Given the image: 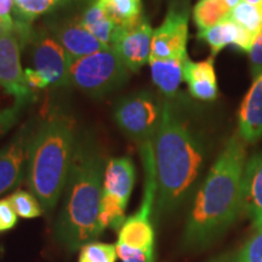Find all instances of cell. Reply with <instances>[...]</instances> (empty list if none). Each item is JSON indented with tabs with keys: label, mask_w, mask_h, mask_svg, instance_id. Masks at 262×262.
<instances>
[{
	"label": "cell",
	"mask_w": 262,
	"mask_h": 262,
	"mask_svg": "<svg viewBox=\"0 0 262 262\" xmlns=\"http://www.w3.org/2000/svg\"><path fill=\"white\" fill-rule=\"evenodd\" d=\"M153 32L155 29L147 18H143L135 27L120 31L113 50L130 72L136 73L148 63L152 55Z\"/></svg>",
	"instance_id": "11"
},
{
	"label": "cell",
	"mask_w": 262,
	"mask_h": 262,
	"mask_svg": "<svg viewBox=\"0 0 262 262\" xmlns=\"http://www.w3.org/2000/svg\"><path fill=\"white\" fill-rule=\"evenodd\" d=\"M158 217L176 211L188 198L205 165L202 134L173 98H164L162 120L152 141Z\"/></svg>",
	"instance_id": "1"
},
{
	"label": "cell",
	"mask_w": 262,
	"mask_h": 262,
	"mask_svg": "<svg viewBox=\"0 0 262 262\" xmlns=\"http://www.w3.org/2000/svg\"><path fill=\"white\" fill-rule=\"evenodd\" d=\"M135 180V165L129 157L112 158L108 160L104 168L102 192L112 195L126 206Z\"/></svg>",
	"instance_id": "15"
},
{
	"label": "cell",
	"mask_w": 262,
	"mask_h": 262,
	"mask_svg": "<svg viewBox=\"0 0 262 262\" xmlns=\"http://www.w3.org/2000/svg\"><path fill=\"white\" fill-rule=\"evenodd\" d=\"M32 134L31 127L26 125L8 145L0 148V195L15 188L24 179Z\"/></svg>",
	"instance_id": "12"
},
{
	"label": "cell",
	"mask_w": 262,
	"mask_h": 262,
	"mask_svg": "<svg viewBox=\"0 0 262 262\" xmlns=\"http://www.w3.org/2000/svg\"><path fill=\"white\" fill-rule=\"evenodd\" d=\"M9 201L19 217L35 219L44 212L37 196L32 192L16 191L9 196Z\"/></svg>",
	"instance_id": "25"
},
{
	"label": "cell",
	"mask_w": 262,
	"mask_h": 262,
	"mask_svg": "<svg viewBox=\"0 0 262 262\" xmlns=\"http://www.w3.org/2000/svg\"><path fill=\"white\" fill-rule=\"evenodd\" d=\"M15 22L14 18H4L0 17V35H3L4 33L11 31L14 28Z\"/></svg>",
	"instance_id": "33"
},
{
	"label": "cell",
	"mask_w": 262,
	"mask_h": 262,
	"mask_svg": "<svg viewBox=\"0 0 262 262\" xmlns=\"http://www.w3.org/2000/svg\"><path fill=\"white\" fill-rule=\"evenodd\" d=\"M247 142L235 134L212 164L195 193L183 231V245L204 249L217 241L243 210Z\"/></svg>",
	"instance_id": "2"
},
{
	"label": "cell",
	"mask_w": 262,
	"mask_h": 262,
	"mask_svg": "<svg viewBox=\"0 0 262 262\" xmlns=\"http://www.w3.org/2000/svg\"><path fill=\"white\" fill-rule=\"evenodd\" d=\"M85 0H14L15 21L32 25L44 15L52 14Z\"/></svg>",
	"instance_id": "21"
},
{
	"label": "cell",
	"mask_w": 262,
	"mask_h": 262,
	"mask_svg": "<svg viewBox=\"0 0 262 262\" xmlns=\"http://www.w3.org/2000/svg\"><path fill=\"white\" fill-rule=\"evenodd\" d=\"M231 10L225 0H199L193 8V21L199 31H204L227 18Z\"/></svg>",
	"instance_id": "22"
},
{
	"label": "cell",
	"mask_w": 262,
	"mask_h": 262,
	"mask_svg": "<svg viewBox=\"0 0 262 262\" xmlns=\"http://www.w3.org/2000/svg\"><path fill=\"white\" fill-rule=\"evenodd\" d=\"M189 10L187 4H172L162 25L153 32L152 55L157 58L187 57Z\"/></svg>",
	"instance_id": "8"
},
{
	"label": "cell",
	"mask_w": 262,
	"mask_h": 262,
	"mask_svg": "<svg viewBox=\"0 0 262 262\" xmlns=\"http://www.w3.org/2000/svg\"><path fill=\"white\" fill-rule=\"evenodd\" d=\"M129 74L117 52L107 48L72 61L70 79L78 90L100 98L125 85Z\"/></svg>",
	"instance_id": "5"
},
{
	"label": "cell",
	"mask_w": 262,
	"mask_h": 262,
	"mask_svg": "<svg viewBox=\"0 0 262 262\" xmlns=\"http://www.w3.org/2000/svg\"><path fill=\"white\" fill-rule=\"evenodd\" d=\"M78 136L72 117L57 110L33 131L28 146L27 181L45 214H51L64 191Z\"/></svg>",
	"instance_id": "4"
},
{
	"label": "cell",
	"mask_w": 262,
	"mask_h": 262,
	"mask_svg": "<svg viewBox=\"0 0 262 262\" xmlns=\"http://www.w3.org/2000/svg\"><path fill=\"white\" fill-rule=\"evenodd\" d=\"M28 45L34 70L45 78L49 86L71 85L70 71L73 58L45 27L34 28Z\"/></svg>",
	"instance_id": "7"
},
{
	"label": "cell",
	"mask_w": 262,
	"mask_h": 262,
	"mask_svg": "<svg viewBox=\"0 0 262 262\" xmlns=\"http://www.w3.org/2000/svg\"><path fill=\"white\" fill-rule=\"evenodd\" d=\"M187 57L157 58L150 56V67L153 84L158 88L165 98H175L179 94L180 84L183 80V64Z\"/></svg>",
	"instance_id": "19"
},
{
	"label": "cell",
	"mask_w": 262,
	"mask_h": 262,
	"mask_svg": "<svg viewBox=\"0 0 262 262\" xmlns=\"http://www.w3.org/2000/svg\"><path fill=\"white\" fill-rule=\"evenodd\" d=\"M45 28L73 60L107 49L81 26L77 16L52 18Z\"/></svg>",
	"instance_id": "10"
},
{
	"label": "cell",
	"mask_w": 262,
	"mask_h": 262,
	"mask_svg": "<svg viewBox=\"0 0 262 262\" xmlns=\"http://www.w3.org/2000/svg\"><path fill=\"white\" fill-rule=\"evenodd\" d=\"M249 58H250L251 77L255 79L262 73V31L257 34L253 47L249 51Z\"/></svg>",
	"instance_id": "30"
},
{
	"label": "cell",
	"mask_w": 262,
	"mask_h": 262,
	"mask_svg": "<svg viewBox=\"0 0 262 262\" xmlns=\"http://www.w3.org/2000/svg\"><path fill=\"white\" fill-rule=\"evenodd\" d=\"M243 211L255 228L262 227V153L247 160L243 175Z\"/></svg>",
	"instance_id": "17"
},
{
	"label": "cell",
	"mask_w": 262,
	"mask_h": 262,
	"mask_svg": "<svg viewBox=\"0 0 262 262\" xmlns=\"http://www.w3.org/2000/svg\"><path fill=\"white\" fill-rule=\"evenodd\" d=\"M104 158L90 134H79L64 187L63 204L55 224V238L73 253L96 239Z\"/></svg>",
	"instance_id": "3"
},
{
	"label": "cell",
	"mask_w": 262,
	"mask_h": 262,
	"mask_svg": "<svg viewBox=\"0 0 262 262\" xmlns=\"http://www.w3.org/2000/svg\"><path fill=\"white\" fill-rule=\"evenodd\" d=\"M126 206L112 195L102 192L98 214V231L102 234L107 228L120 229L125 219Z\"/></svg>",
	"instance_id": "23"
},
{
	"label": "cell",
	"mask_w": 262,
	"mask_h": 262,
	"mask_svg": "<svg viewBox=\"0 0 262 262\" xmlns=\"http://www.w3.org/2000/svg\"><path fill=\"white\" fill-rule=\"evenodd\" d=\"M22 49L15 26L11 31L0 35V86L15 97L17 107L27 103L34 94L28 86L22 70Z\"/></svg>",
	"instance_id": "9"
},
{
	"label": "cell",
	"mask_w": 262,
	"mask_h": 262,
	"mask_svg": "<svg viewBox=\"0 0 262 262\" xmlns=\"http://www.w3.org/2000/svg\"><path fill=\"white\" fill-rule=\"evenodd\" d=\"M256 37L257 35H254L229 17L214 27L199 31L198 33V38L210 48L212 57L224 50L227 45H234L241 50L249 52Z\"/></svg>",
	"instance_id": "13"
},
{
	"label": "cell",
	"mask_w": 262,
	"mask_h": 262,
	"mask_svg": "<svg viewBox=\"0 0 262 262\" xmlns=\"http://www.w3.org/2000/svg\"><path fill=\"white\" fill-rule=\"evenodd\" d=\"M97 3L120 29L135 27L145 18L142 0H97Z\"/></svg>",
	"instance_id": "20"
},
{
	"label": "cell",
	"mask_w": 262,
	"mask_h": 262,
	"mask_svg": "<svg viewBox=\"0 0 262 262\" xmlns=\"http://www.w3.org/2000/svg\"><path fill=\"white\" fill-rule=\"evenodd\" d=\"M25 77L26 81H27L28 86L34 93L35 90H42L49 86V83L45 80V78L41 74H39L34 68H26L25 70Z\"/></svg>",
	"instance_id": "31"
},
{
	"label": "cell",
	"mask_w": 262,
	"mask_h": 262,
	"mask_svg": "<svg viewBox=\"0 0 262 262\" xmlns=\"http://www.w3.org/2000/svg\"><path fill=\"white\" fill-rule=\"evenodd\" d=\"M18 215L12 208L9 198L0 199V233L8 232L17 225Z\"/></svg>",
	"instance_id": "29"
},
{
	"label": "cell",
	"mask_w": 262,
	"mask_h": 262,
	"mask_svg": "<svg viewBox=\"0 0 262 262\" xmlns=\"http://www.w3.org/2000/svg\"><path fill=\"white\" fill-rule=\"evenodd\" d=\"M117 255L123 262H155V251L134 249L124 244H116Z\"/></svg>",
	"instance_id": "28"
},
{
	"label": "cell",
	"mask_w": 262,
	"mask_h": 262,
	"mask_svg": "<svg viewBox=\"0 0 262 262\" xmlns=\"http://www.w3.org/2000/svg\"><path fill=\"white\" fill-rule=\"evenodd\" d=\"M229 18L237 22L239 26L257 35L262 31V6H256L241 2L229 12Z\"/></svg>",
	"instance_id": "24"
},
{
	"label": "cell",
	"mask_w": 262,
	"mask_h": 262,
	"mask_svg": "<svg viewBox=\"0 0 262 262\" xmlns=\"http://www.w3.org/2000/svg\"><path fill=\"white\" fill-rule=\"evenodd\" d=\"M238 134L247 143L262 137V73L253 79L238 114Z\"/></svg>",
	"instance_id": "14"
},
{
	"label": "cell",
	"mask_w": 262,
	"mask_h": 262,
	"mask_svg": "<svg viewBox=\"0 0 262 262\" xmlns=\"http://www.w3.org/2000/svg\"><path fill=\"white\" fill-rule=\"evenodd\" d=\"M81 26L108 49H113L122 29L108 17L97 0H85L84 8L77 16Z\"/></svg>",
	"instance_id": "18"
},
{
	"label": "cell",
	"mask_w": 262,
	"mask_h": 262,
	"mask_svg": "<svg viewBox=\"0 0 262 262\" xmlns=\"http://www.w3.org/2000/svg\"><path fill=\"white\" fill-rule=\"evenodd\" d=\"M232 262H262V227L256 228Z\"/></svg>",
	"instance_id": "27"
},
{
	"label": "cell",
	"mask_w": 262,
	"mask_h": 262,
	"mask_svg": "<svg viewBox=\"0 0 262 262\" xmlns=\"http://www.w3.org/2000/svg\"><path fill=\"white\" fill-rule=\"evenodd\" d=\"M12 11H14V0H0V17L12 18Z\"/></svg>",
	"instance_id": "32"
},
{
	"label": "cell",
	"mask_w": 262,
	"mask_h": 262,
	"mask_svg": "<svg viewBox=\"0 0 262 262\" xmlns=\"http://www.w3.org/2000/svg\"><path fill=\"white\" fill-rule=\"evenodd\" d=\"M183 80L187 84L189 94L196 100L214 101L219 96L212 56L199 62L187 58L183 64Z\"/></svg>",
	"instance_id": "16"
},
{
	"label": "cell",
	"mask_w": 262,
	"mask_h": 262,
	"mask_svg": "<svg viewBox=\"0 0 262 262\" xmlns=\"http://www.w3.org/2000/svg\"><path fill=\"white\" fill-rule=\"evenodd\" d=\"M163 103L164 100L149 90L126 95L114 106V120L119 129L139 146L152 142L162 120Z\"/></svg>",
	"instance_id": "6"
},
{
	"label": "cell",
	"mask_w": 262,
	"mask_h": 262,
	"mask_svg": "<svg viewBox=\"0 0 262 262\" xmlns=\"http://www.w3.org/2000/svg\"><path fill=\"white\" fill-rule=\"evenodd\" d=\"M225 2L227 3V4L229 5V8H231V9H233L234 6L237 5L239 2H241V0H225Z\"/></svg>",
	"instance_id": "34"
},
{
	"label": "cell",
	"mask_w": 262,
	"mask_h": 262,
	"mask_svg": "<svg viewBox=\"0 0 262 262\" xmlns=\"http://www.w3.org/2000/svg\"><path fill=\"white\" fill-rule=\"evenodd\" d=\"M117 257L116 245L90 242L81 247L78 262H116Z\"/></svg>",
	"instance_id": "26"
}]
</instances>
